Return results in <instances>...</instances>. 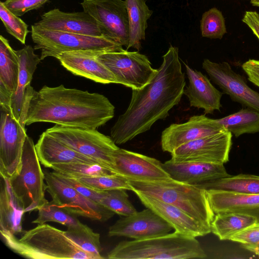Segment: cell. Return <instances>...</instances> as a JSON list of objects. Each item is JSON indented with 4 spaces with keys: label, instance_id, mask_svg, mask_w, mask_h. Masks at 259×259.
Listing matches in <instances>:
<instances>
[{
    "label": "cell",
    "instance_id": "40",
    "mask_svg": "<svg viewBox=\"0 0 259 259\" xmlns=\"http://www.w3.org/2000/svg\"><path fill=\"white\" fill-rule=\"evenodd\" d=\"M230 240L237 242L244 248L259 243V223L252 224L232 236Z\"/></svg>",
    "mask_w": 259,
    "mask_h": 259
},
{
    "label": "cell",
    "instance_id": "34",
    "mask_svg": "<svg viewBox=\"0 0 259 259\" xmlns=\"http://www.w3.org/2000/svg\"><path fill=\"white\" fill-rule=\"evenodd\" d=\"M38 211V217L32 222L33 224L38 225L53 222L68 227L79 222L74 215L64 210L52 200L45 204Z\"/></svg>",
    "mask_w": 259,
    "mask_h": 259
},
{
    "label": "cell",
    "instance_id": "2",
    "mask_svg": "<svg viewBox=\"0 0 259 259\" xmlns=\"http://www.w3.org/2000/svg\"><path fill=\"white\" fill-rule=\"evenodd\" d=\"M115 107L103 95L63 84L44 85L36 91L30 85L26 125L47 122L64 126L97 129L114 115Z\"/></svg>",
    "mask_w": 259,
    "mask_h": 259
},
{
    "label": "cell",
    "instance_id": "32",
    "mask_svg": "<svg viewBox=\"0 0 259 259\" xmlns=\"http://www.w3.org/2000/svg\"><path fill=\"white\" fill-rule=\"evenodd\" d=\"M67 228L65 232L67 236L82 249L93 255L95 259L104 258L101 254L102 249L99 233L94 232L89 227L80 222Z\"/></svg>",
    "mask_w": 259,
    "mask_h": 259
},
{
    "label": "cell",
    "instance_id": "13",
    "mask_svg": "<svg viewBox=\"0 0 259 259\" xmlns=\"http://www.w3.org/2000/svg\"><path fill=\"white\" fill-rule=\"evenodd\" d=\"M232 134L224 130L183 144L171 153L175 162L194 161L224 164L229 161Z\"/></svg>",
    "mask_w": 259,
    "mask_h": 259
},
{
    "label": "cell",
    "instance_id": "46",
    "mask_svg": "<svg viewBox=\"0 0 259 259\" xmlns=\"http://www.w3.org/2000/svg\"><path fill=\"white\" fill-rule=\"evenodd\" d=\"M83 1H84V0H83Z\"/></svg>",
    "mask_w": 259,
    "mask_h": 259
},
{
    "label": "cell",
    "instance_id": "26",
    "mask_svg": "<svg viewBox=\"0 0 259 259\" xmlns=\"http://www.w3.org/2000/svg\"><path fill=\"white\" fill-rule=\"evenodd\" d=\"M34 50L28 45L16 51L19 58V72L17 90L11 97L10 106L17 120L19 119L22 112L27 87L30 84L37 65L41 61L40 57L34 53Z\"/></svg>",
    "mask_w": 259,
    "mask_h": 259
},
{
    "label": "cell",
    "instance_id": "14",
    "mask_svg": "<svg viewBox=\"0 0 259 259\" xmlns=\"http://www.w3.org/2000/svg\"><path fill=\"white\" fill-rule=\"evenodd\" d=\"M173 227L152 209L147 208L127 216H122L111 226L109 237H125L139 240L164 235Z\"/></svg>",
    "mask_w": 259,
    "mask_h": 259
},
{
    "label": "cell",
    "instance_id": "3",
    "mask_svg": "<svg viewBox=\"0 0 259 259\" xmlns=\"http://www.w3.org/2000/svg\"><path fill=\"white\" fill-rule=\"evenodd\" d=\"M5 245L14 252L31 259H95L82 249L66 233L49 224H38L23 231L20 238L1 232Z\"/></svg>",
    "mask_w": 259,
    "mask_h": 259
},
{
    "label": "cell",
    "instance_id": "31",
    "mask_svg": "<svg viewBox=\"0 0 259 259\" xmlns=\"http://www.w3.org/2000/svg\"><path fill=\"white\" fill-rule=\"evenodd\" d=\"M217 121L236 137L259 132V111L247 107Z\"/></svg>",
    "mask_w": 259,
    "mask_h": 259
},
{
    "label": "cell",
    "instance_id": "23",
    "mask_svg": "<svg viewBox=\"0 0 259 259\" xmlns=\"http://www.w3.org/2000/svg\"><path fill=\"white\" fill-rule=\"evenodd\" d=\"M35 147L40 163L45 167L51 168L54 164L60 163H99L96 160L75 151L46 131L39 136Z\"/></svg>",
    "mask_w": 259,
    "mask_h": 259
},
{
    "label": "cell",
    "instance_id": "27",
    "mask_svg": "<svg viewBox=\"0 0 259 259\" xmlns=\"http://www.w3.org/2000/svg\"><path fill=\"white\" fill-rule=\"evenodd\" d=\"M0 175V232L16 235L23 232L25 211L12 192L9 178Z\"/></svg>",
    "mask_w": 259,
    "mask_h": 259
},
{
    "label": "cell",
    "instance_id": "6",
    "mask_svg": "<svg viewBox=\"0 0 259 259\" xmlns=\"http://www.w3.org/2000/svg\"><path fill=\"white\" fill-rule=\"evenodd\" d=\"M45 175L33 140L26 135L21 164L9 181L12 192L25 212L38 210L48 201L46 199Z\"/></svg>",
    "mask_w": 259,
    "mask_h": 259
},
{
    "label": "cell",
    "instance_id": "17",
    "mask_svg": "<svg viewBox=\"0 0 259 259\" xmlns=\"http://www.w3.org/2000/svg\"><path fill=\"white\" fill-rule=\"evenodd\" d=\"M225 130L216 119L205 115H194L182 123H172L162 133L161 146L164 152L171 153L189 142L219 133Z\"/></svg>",
    "mask_w": 259,
    "mask_h": 259
},
{
    "label": "cell",
    "instance_id": "22",
    "mask_svg": "<svg viewBox=\"0 0 259 259\" xmlns=\"http://www.w3.org/2000/svg\"><path fill=\"white\" fill-rule=\"evenodd\" d=\"M184 64L189 82L184 94L188 98L190 106L203 109L205 114L220 111L223 93L217 90L201 72L192 69L185 63Z\"/></svg>",
    "mask_w": 259,
    "mask_h": 259
},
{
    "label": "cell",
    "instance_id": "8",
    "mask_svg": "<svg viewBox=\"0 0 259 259\" xmlns=\"http://www.w3.org/2000/svg\"><path fill=\"white\" fill-rule=\"evenodd\" d=\"M30 85L20 116L14 117L10 105L0 104V175L10 178L18 170L26 136L25 119L30 96Z\"/></svg>",
    "mask_w": 259,
    "mask_h": 259
},
{
    "label": "cell",
    "instance_id": "28",
    "mask_svg": "<svg viewBox=\"0 0 259 259\" xmlns=\"http://www.w3.org/2000/svg\"><path fill=\"white\" fill-rule=\"evenodd\" d=\"M128 16L129 42L127 50L133 48L139 51L142 40L145 38L147 21L152 14L146 0H125Z\"/></svg>",
    "mask_w": 259,
    "mask_h": 259
},
{
    "label": "cell",
    "instance_id": "24",
    "mask_svg": "<svg viewBox=\"0 0 259 259\" xmlns=\"http://www.w3.org/2000/svg\"><path fill=\"white\" fill-rule=\"evenodd\" d=\"M210 206L215 214L236 212L255 218L259 223V194H244L221 190H206Z\"/></svg>",
    "mask_w": 259,
    "mask_h": 259
},
{
    "label": "cell",
    "instance_id": "20",
    "mask_svg": "<svg viewBox=\"0 0 259 259\" xmlns=\"http://www.w3.org/2000/svg\"><path fill=\"white\" fill-rule=\"evenodd\" d=\"M142 203L168 223L175 231L193 237L205 236L211 232L200 223L183 210L157 198L142 193L134 192Z\"/></svg>",
    "mask_w": 259,
    "mask_h": 259
},
{
    "label": "cell",
    "instance_id": "35",
    "mask_svg": "<svg viewBox=\"0 0 259 259\" xmlns=\"http://www.w3.org/2000/svg\"><path fill=\"white\" fill-rule=\"evenodd\" d=\"M126 190L116 189L104 191L100 203L121 216L133 214L137 210L129 200Z\"/></svg>",
    "mask_w": 259,
    "mask_h": 259
},
{
    "label": "cell",
    "instance_id": "11",
    "mask_svg": "<svg viewBox=\"0 0 259 259\" xmlns=\"http://www.w3.org/2000/svg\"><path fill=\"white\" fill-rule=\"evenodd\" d=\"M47 192L52 201L74 215L104 222L115 213L104 205L82 195L75 189L61 181L54 171H44Z\"/></svg>",
    "mask_w": 259,
    "mask_h": 259
},
{
    "label": "cell",
    "instance_id": "30",
    "mask_svg": "<svg viewBox=\"0 0 259 259\" xmlns=\"http://www.w3.org/2000/svg\"><path fill=\"white\" fill-rule=\"evenodd\" d=\"M256 223L253 217L236 212H220L215 214L211 223V232L221 240L231 237L246 227Z\"/></svg>",
    "mask_w": 259,
    "mask_h": 259
},
{
    "label": "cell",
    "instance_id": "5",
    "mask_svg": "<svg viewBox=\"0 0 259 259\" xmlns=\"http://www.w3.org/2000/svg\"><path fill=\"white\" fill-rule=\"evenodd\" d=\"M107 255L108 259H186L207 257L195 237L176 231L146 239L122 241Z\"/></svg>",
    "mask_w": 259,
    "mask_h": 259
},
{
    "label": "cell",
    "instance_id": "10",
    "mask_svg": "<svg viewBox=\"0 0 259 259\" xmlns=\"http://www.w3.org/2000/svg\"><path fill=\"white\" fill-rule=\"evenodd\" d=\"M97 57L114 75L118 84L132 90L143 88L158 71L152 67L148 57L139 52L123 49L100 53Z\"/></svg>",
    "mask_w": 259,
    "mask_h": 259
},
{
    "label": "cell",
    "instance_id": "1",
    "mask_svg": "<svg viewBox=\"0 0 259 259\" xmlns=\"http://www.w3.org/2000/svg\"><path fill=\"white\" fill-rule=\"evenodd\" d=\"M153 78L140 89H133L125 112L110 130L111 138L121 145L149 130L158 120L164 119L178 105L186 85L177 47L170 46Z\"/></svg>",
    "mask_w": 259,
    "mask_h": 259
},
{
    "label": "cell",
    "instance_id": "18",
    "mask_svg": "<svg viewBox=\"0 0 259 259\" xmlns=\"http://www.w3.org/2000/svg\"><path fill=\"white\" fill-rule=\"evenodd\" d=\"M33 25L41 29L105 37L99 23L84 11L65 12L55 8L42 14Z\"/></svg>",
    "mask_w": 259,
    "mask_h": 259
},
{
    "label": "cell",
    "instance_id": "37",
    "mask_svg": "<svg viewBox=\"0 0 259 259\" xmlns=\"http://www.w3.org/2000/svg\"><path fill=\"white\" fill-rule=\"evenodd\" d=\"M76 180L87 187L96 191H106L116 189L132 190L127 180L118 175L82 178Z\"/></svg>",
    "mask_w": 259,
    "mask_h": 259
},
{
    "label": "cell",
    "instance_id": "41",
    "mask_svg": "<svg viewBox=\"0 0 259 259\" xmlns=\"http://www.w3.org/2000/svg\"><path fill=\"white\" fill-rule=\"evenodd\" d=\"M54 172L61 181L73 188L82 195L97 203H100L104 196V191L94 190L87 187L75 179L65 177L54 171Z\"/></svg>",
    "mask_w": 259,
    "mask_h": 259
},
{
    "label": "cell",
    "instance_id": "42",
    "mask_svg": "<svg viewBox=\"0 0 259 259\" xmlns=\"http://www.w3.org/2000/svg\"><path fill=\"white\" fill-rule=\"evenodd\" d=\"M248 80L259 87V60L249 59L242 65Z\"/></svg>",
    "mask_w": 259,
    "mask_h": 259
},
{
    "label": "cell",
    "instance_id": "21",
    "mask_svg": "<svg viewBox=\"0 0 259 259\" xmlns=\"http://www.w3.org/2000/svg\"><path fill=\"white\" fill-rule=\"evenodd\" d=\"M162 166L170 178L194 185L231 176L227 172L223 164L175 162L169 159L162 163Z\"/></svg>",
    "mask_w": 259,
    "mask_h": 259
},
{
    "label": "cell",
    "instance_id": "45",
    "mask_svg": "<svg viewBox=\"0 0 259 259\" xmlns=\"http://www.w3.org/2000/svg\"><path fill=\"white\" fill-rule=\"evenodd\" d=\"M252 5L259 7V0H251Z\"/></svg>",
    "mask_w": 259,
    "mask_h": 259
},
{
    "label": "cell",
    "instance_id": "15",
    "mask_svg": "<svg viewBox=\"0 0 259 259\" xmlns=\"http://www.w3.org/2000/svg\"><path fill=\"white\" fill-rule=\"evenodd\" d=\"M202 68L210 79L232 100L259 111V93L251 89L228 62L216 63L205 59Z\"/></svg>",
    "mask_w": 259,
    "mask_h": 259
},
{
    "label": "cell",
    "instance_id": "39",
    "mask_svg": "<svg viewBox=\"0 0 259 259\" xmlns=\"http://www.w3.org/2000/svg\"><path fill=\"white\" fill-rule=\"evenodd\" d=\"M49 0H5L4 4L12 13L20 17L28 12L39 9Z\"/></svg>",
    "mask_w": 259,
    "mask_h": 259
},
{
    "label": "cell",
    "instance_id": "4",
    "mask_svg": "<svg viewBox=\"0 0 259 259\" xmlns=\"http://www.w3.org/2000/svg\"><path fill=\"white\" fill-rule=\"evenodd\" d=\"M127 180L131 191L157 198L178 207L211 230L215 213L204 189L171 178L154 181Z\"/></svg>",
    "mask_w": 259,
    "mask_h": 259
},
{
    "label": "cell",
    "instance_id": "16",
    "mask_svg": "<svg viewBox=\"0 0 259 259\" xmlns=\"http://www.w3.org/2000/svg\"><path fill=\"white\" fill-rule=\"evenodd\" d=\"M113 170L126 180L154 181L170 178L158 160L119 148L113 155Z\"/></svg>",
    "mask_w": 259,
    "mask_h": 259
},
{
    "label": "cell",
    "instance_id": "19",
    "mask_svg": "<svg viewBox=\"0 0 259 259\" xmlns=\"http://www.w3.org/2000/svg\"><path fill=\"white\" fill-rule=\"evenodd\" d=\"M100 53L94 51L64 52L57 59L65 68L75 75L85 77L96 82L118 83L111 71L98 59Z\"/></svg>",
    "mask_w": 259,
    "mask_h": 259
},
{
    "label": "cell",
    "instance_id": "25",
    "mask_svg": "<svg viewBox=\"0 0 259 259\" xmlns=\"http://www.w3.org/2000/svg\"><path fill=\"white\" fill-rule=\"evenodd\" d=\"M19 58L9 40L0 36V104L10 105L18 85Z\"/></svg>",
    "mask_w": 259,
    "mask_h": 259
},
{
    "label": "cell",
    "instance_id": "29",
    "mask_svg": "<svg viewBox=\"0 0 259 259\" xmlns=\"http://www.w3.org/2000/svg\"><path fill=\"white\" fill-rule=\"evenodd\" d=\"M206 190H221L244 194H259V176L240 174L195 185Z\"/></svg>",
    "mask_w": 259,
    "mask_h": 259
},
{
    "label": "cell",
    "instance_id": "44",
    "mask_svg": "<svg viewBox=\"0 0 259 259\" xmlns=\"http://www.w3.org/2000/svg\"><path fill=\"white\" fill-rule=\"evenodd\" d=\"M244 248H245L246 249H247L259 256V243L254 246L245 247Z\"/></svg>",
    "mask_w": 259,
    "mask_h": 259
},
{
    "label": "cell",
    "instance_id": "43",
    "mask_svg": "<svg viewBox=\"0 0 259 259\" xmlns=\"http://www.w3.org/2000/svg\"><path fill=\"white\" fill-rule=\"evenodd\" d=\"M259 39V14L255 11H246L242 19Z\"/></svg>",
    "mask_w": 259,
    "mask_h": 259
},
{
    "label": "cell",
    "instance_id": "7",
    "mask_svg": "<svg viewBox=\"0 0 259 259\" xmlns=\"http://www.w3.org/2000/svg\"><path fill=\"white\" fill-rule=\"evenodd\" d=\"M31 36L34 49L40 50L41 60L48 57L57 59L61 54L72 51L100 52L123 50L122 46L104 36L97 37L41 29L31 26Z\"/></svg>",
    "mask_w": 259,
    "mask_h": 259
},
{
    "label": "cell",
    "instance_id": "12",
    "mask_svg": "<svg viewBox=\"0 0 259 259\" xmlns=\"http://www.w3.org/2000/svg\"><path fill=\"white\" fill-rule=\"evenodd\" d=\"M81 5L99 23L105 37L127 48L129 22L125 1L84 0Z\"/></svg>",
    "mask_w": 259,
    "mask_h": 259
},
{
    "label": "cell",
    "instance_id": "38",
    "mask_svg": "<svg viewBox=\"0 0 259 259\" xmlns=\"http://www.w3.org/2000/svg\"><path fill=\"white\" fill-rule=\"evenodd\" d=\"M0 17L7 32L21 43L25 44L29 32L28 25L9 11L2 1L0 2Z\"/></svg>",
    "mask_w": 259,
    "mask_h": 259
},
{
    "label": "cell",
    "instance_id": "36",
    "mask_svg": "<svg viewBox=\"0 0 259 259\" xmlns=\"http://www.w3.org/2000/svg\"><path fill=\"white\" fill-rule=\"evenodd\" d=\"M200 30L203 37L221 39L227 32L222 12L215 8L204 12L200 21Z\"/></svg>",
    "mask_w": 259,
    "mask_h": 259
},
{
    "label": "cell",
    "instance_id": "33",
    "mask_svg": "<svg viewBox=\"0 0 259 259\" xmlns=\"http://www.w3.org/2000/svg\"><path fill=\"white\" fill-rule=\"evenodd\" d=\"M51 168L59 174L75 179L117 175L111 168L99 163H60L52 165Z\"/></svg>",
    "mask_w": 259,
    "mask_h": 259
},
{
    "label": "cell",
    "instance_id": "9",
    "mask_svg": "<svg viewBox=\"0 0 259 259\" xmlns=\"http://www.w3.org/2000/svg\"><path fill=\"white\" fill-rule=\"evenodd\" d=\"M46 132L78 152L113 169V155L119 147L111 137L97 129L59 124L47 129Z\"/></svg>",
    "mask_w": 259,
    "mask_h": 259
}]
</instances>
